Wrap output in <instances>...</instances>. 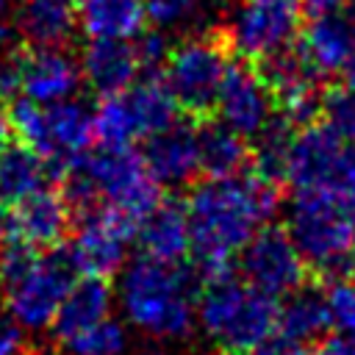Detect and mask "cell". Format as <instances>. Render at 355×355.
I'll use <instances>...</instances> for the list:
<instances>
[{
    "label": "cell",
    "instance_id": "f1b7e54d",
    "mask_svg": "<svg viewBox=\"0 0 355 355\" xmlns=\"http://www.w3.org/2000/svg\"><path fill=\"white\" fill-rule=\"evenodd\" d=\"M216 0H144L147 19L161 31H186L200 25Z\"/></svg>",
    "mask_w": 355,
    "mask_h": 355
},
{
    "label": "cell",
    "instance_id": "ba28073f",
    "mask_svg": "<svg viewBox=\"0 0 355 355\" xmlns=\"http://www.w3.org/2000/svg\"><path fill=\"white\" fill-rule=\"evenodd\" d=\"M302 0H236L225 14V39L241 61H272L302 31Z\"/></svg>",
    "mask_w": 355,
    "mask_h": 355
},
{
    "label": "cell",
    "instance_id": "e575fe53",
    "mask_svg": "<svg viewBox=\"0 0 355 355\" xmlns=\"http://www.w3.org/2000/svg\"><path fill=\"white\" fill-rule=\"evenodd\" d=\"M338 194H341V200H344V208H347L349 222H352V230H355V158H352V164H349V172H347V178H344Z\"/></svg>",
    "mask_w": 355,
    "mask_h": 355
},
{
    "label": "cell",
    "instance_id": "60d3db41",
    "mask_svg": "<svg viewBox=\"0 0 355 355\" xmlns=\"http://www.w3.org/2000/svg\"><path fill=\"white\" fill-rule=\"evenodd\" d=\"M349 3H355V0H349Z\"/></svg>",
    "mask_w": 355,
    "mask_h": 355
},
{
    "label": "cell",
    "instance_id": "2e32d148",
    "mask_svg": "<svg viewBox=\"0 0 355 355\" xmlns=\"http://www.w3.org/2000/svg\"><path fill=\"white\" fill-rule=\"evenodd\" d=\"M297 55L316 72L330 75L355 55V17L338 11L316 14L297 36Z\"/></svg>",
    "mask_w": 355,
    "mask_h": 355
},
{
    "label": "cell",
    "instance_id": "44dd1931",
    "mask_svg": "<svg viewBox=\"0 0 355 355\" xmlns=\"http://www.w3.org/2000/svg\"><path fill=\"white\" fill-rule=\"evenodd\" d=\"M14 28L28 47L58 50L78 28L75 0H17Z\"/></svg>",
    "mask_w": 355,
    "mask_h": 355
},
{
    "label": "cell",
    "instance_id": "5b68a950",
    "mask_svg": "<svg viewBox=\"0 0 355 355\" xmlns=\"http://www.w3.org/2000/svg\"><path fill=\"white\" fill-rule=\"evenodd\" d=\"M75 269L64 255L11 241L0 252V294L8 316L22 330L50 327Z\"/></svg>",
    "mask_w": 355,
    "mask_h": 355
},
{
    "label": "cell",
    "instance_id": "9c48e42d",
    "mask_svg": "<svg viewBox=\"0 0 355 355\" xmlns=\"http://www.w3.org/2000/svg\"><path fill=\"white\" fill-rule=\"evenodd\" d=\"M175 100L158 80H133L122 92L105 94L92 111L94 139L100 147H130L175 122Z\"/></svg>",
    "mask_w": 355,
    "mask_h": 355
},
{
    "label": "cell",
    "instance_id": "ffe728a7",
    "mask_svg": "<svg viewBox=\"0 0 355 355\" xmlns=\"http://www.w3.org/2000/svg\"><path fill=\"white\" fill-rule=\"evenodd\" d=\"M141 67L139 47L125 39H89L80 58L83 80L103 97L130 86Z\"/></svg>",
    "mask_w": 355,
    "mask_h": 355
},
{
    "label": "cell",
    "instance_id": "ab89813d",
    "mask_svg": "<svg viewBox=\"0 0 355 355\" xmlns=\"http://www.w3.org/2000/svg\"><path fill=\"white\" fill-rule=\"evenodd\" d=\"M349 341H352V352H355V338H349Z\"/></svg>",
    "mask_w": 355,
    "mask_h": 355
},
{
    "label": "cell",
    "instance_id": "d590c367",
    "mask_svg": "<svg viewBox=\"0 0 355 355\" xmlns=\"http://www.w3.org/2000/svg\"><path fill=\"white\" fill-rule=\"evenodd\" d=\"M344 0H302V8L316 17V14H330V11H338Z\"/></svg>",
    "mask_w": 355,
    "mask_h": 355
},
{
    "label": "cell",
    "instance_id": "4316f807",
    "mask_svg": "<svg viewBox=\"0 0 355 355\" xmlns=\"http://www.w3.org/2000/svg\"><path fill=\"white\" fill-rule=\"evenodd\" d=\"M197 141H200V169L208 172L211 178L239 172L247 158L244 139L230 128H225L222 122L197 130Z\"/></svg>",
    "mask_w": 355,
    "mask_h": 355
},
{
    "label": "cell",
    "instance_id": "8d00e7d4",
    "mask_svg": "<svg viewBox=\"0 0 355 355\" xmlns=\"http://www.w3.org/2000/svg\"><path fill=\"white\" fill-rule=\"evenodd\" d=\"M341 83H344V92H349V94H355V55L341 67Z\"/></svg>",
    "mask_w": 355,
    "mask_h": 355
},
{
    "label": "cell",
    "instance_id": "7c38bea8",
    "mask_svg": "<svg viewBox=\"0 0 355 355\" xmlns=\"http://www.w3.org/2000/svg\"><path fill=\"white\" fill-rule=\"evenodd\" d=\"M355 158V147L344 144L324 125H308L294 133L283 180L294 191H341V183Z\"/></svg>",
    "mask_w": 355,
    "mask_h": 355
},
{
    "label": "cell",
    "instance_id": "30bf717a",
    "mask_svg": "<svg viewBox=\"0 0 355 355\" xmlns=\"http://www.w3.org/2000/svg\"><path fill=\"white\" fill-rule=\"evenodd\" d=\"M225 47L211 36H186L166 47L164 55V86L178 108L191 114L214 108L219 86L227 75Z\"/></svg>",
    "mask_w": 355,
    "mask_h": 355
},
{
    "label": "cell",
    "instance_id": "7a4b0ae2",
    "mask_svg": "<svg viewBox=\"0 0 355 355\" xmlns=\"http://www.w3.org/2000/svg\"><path fill=\"white\" fill-rule=\"evenodd\" d=\"M114 305L122 322L155 341H178L197 324V291L180 261L133 258L119 269Z\"/></svg>",
    "mask_w": 355,
    "mask_h": 355
},
{
    "label": "cell",
    "instance_id": "8fae6325",
    "mask_svg": "<svg viewBox=\"0 0 355 355\" xmlns=\"http://www.w3.org/2000/svg\"><path fill=\"white\" fill-rule=\"evenodd\" d=\"M83 83L80 64L58 50H42L31 47L6 64H0V89L3 92H19V97L33 100L39 105L72 100Z\"/></svg>",
    "mask_w": 355,
    "mask_h": 355
},
{
    "label": "cell",
    "instance_id": "f546056e",
    "mask_svg": "<svg viewBox=\"0 0 355 355\" xmlns=\"http://www.w3.org/2000/svg\"><path fill=\"white\" fill-rule=\"evenodd\" d=\"M291 139H294V133L288 130V122H275V119L255 136V164H258V175H263V178L272 180V183H275V180H283Z\"/></svg>",
    "mask_w": 355,
    "mask_h": 355
},
{
    "label": "cell",
    "instance_id": "cb8c5ba5",
    "mask_svg": "<svg viewBox=\"0 0 355 355\" xmlns=\"http://www.w3.org/2000/svg\"><path fill=\"white\" fill-rule=\"evenodd\" d=\"M75 14L89 39L133 42L147 22L144 0H75Z\"/></svg>",
    "mask_w": 355,
    "mask_h": 355
},
{
    "label": "cell",
    "instance_id": "83f0119b",
    "mask_svg": "<svg viewBox=\"0 0 355 355\" xmlns=\"http://www.w3.org/2000/svg\"><path fill=\"white\" fill-rule=\"evenodd\" d=\"M64 355H125L130 347V336L122 319L108 316L80 333H75L72 338L58 344Z\"/></svg>",
    "mask_w": 355,
    "mask_h": 355
},
{
    "label": "cell",
    "instance_id": "9a60e30c",
    "mask_svg": "<svg viewBox=\"0 0 355 355\" xmlns=\"http://www.w3.org/2000/svg\"><path fill=\"white\" fill-rule=\"evenodd\" d=\"M219 122L241 139H255L275 119V97L266 78L247 64L227 67V75L214 100Z\"/></svg>",
    "mask_w": 355,
    "mask_h": 355
},
{
    "label": "cell",
    "instance_id": "d6a6232c",
    "mask_svg": "<svg viewBox=\"0 0 355 355\" xmlns=\"http://www.w3.org/2000/svg\"><path fill=\"white\" fill-rule=\"evenodd\" d=\"M247 355H311L305 341L288 338L283 333H272L266 341H261L255 349H250Z\"/></svg>",
    "mask_w": 355,
    "mask_h": 355
},
{
    "label": "cell",
    "instance_id": "8992f818",
    "mask_svg": "<svg viewBox=\"0 0 355 355\" xmlns=\"http://www.w3.org/2000/svg\"><path fill=\"white\" fill-rule=\"evenodd\" d=\"M286 233L305 266L327 277H341L349 269L355 255V230L341 194L297 191L288 208Z\"/></svg>",
    "mask_w": 355,
    "mask_h": 355
},
{
    "label": "cell",
    "instance_id": "3957f363",
    "mask_svg": "<svg viewBox=\"0 0 355 355\" xmlns=\"http://www.w3.org/2000/svg\"><path fill=\"white\" fill-rule=\"evenodd\" d=\"M78 208H111L133 225L158 202V183L130 147H100L67 164L61 191Z\"/></svg>",
    "mask_w": 355,
    "mask_h": 355
},
{
    "label": "cell",
    "instance_id": "7402d4cb",
    "mask_svg": "<svg viewBox=\"0 0 355 355\" xmlns=\"http://www.w3.org/2000/svg\"><path fill=\"white\" fill-rule=\"evenodd\" d=\"M108 316H114V288L103 277L83 275V280H75L69 286V291L64 294V300L50 322L53 338L61 344V341L72 338L75 333H80Z\"/></svg>",
    "mask_w": 355,
    "mask_h": 355
},
{
    "label": "cell",
    "instance_id": "1f68e13d",
    "mask_svg": "<svg viewBox=\"0 0 355 355\" xmlns=\"http://www.w3.org/2000/svg\"><path fill=\"white\" fill-rule=\"evenodd\" d=\"M319 111L324 116V128L333 130L344 144L355 147V94L349 92H333L319 103Z\"/></svg>",
    "mask_w": 355,
    "mask_h": 355
},
{
    "label": "cell",
    "instance_id": "e0dca14e",
    "mask_svg": "<svg viewBox=\"0 0 355 355\" xmlns=\"http://www.w3.org/2000/svg\"><path fill=\"white\" fill-rule=\"evenodd\" d=\"M141 161L155 183L183 186L200 172V141L191 125L169 122L150 139H144Z\"/></svg>",
    "mask_w": 355,
    "mask_h": 355
},
{
    "label": "cell",
    "instance_id": "5bb4252c",
    "mask_svg": "<svg viewBox=\"0 0 355 355\" xmlns=\"http://www.w3.org/2000/svg\"><path fill=\"white\" fill-rule=\"evenodd\" d=\"M239 258L244 280L275 300L288 297L305 283V261L288 233L280 227L266 225L263 230H258L239 252Z\"/></svg>",
    "mask_w": 355,
    "mask_h": 355
},
{
    "label": "cell",
    "instance_id": "d4e9b609",
    "mask_svg": "<svg viewBox=\"0 0 355 355\" xmlns=\"http://www.w3.org/2000/svg\"><path fill=\"white\" fill-rule=\"evenodd\" d=\"M50 175V161L22 141L6 144L0 150V197L6 202L17 205L19 200L47 189Z\"/></svg>",
    "mask_w": 355,
    "mask_h": 355
},
{
    "label": "cell",
    "instance_id": "6da1fadb",
    "mask_svg": "<svg viewBox=\"0 0 355 355\" xmlns=\"http://www.w3.org/2000/svg\"><path fill=\"white\" fill-rule=\"evenodd\" d=\"M189 250L214 275L225 272L247 241L269 225L277 211L275 183L263 175H219L191 189L186 200Z\"/></svg>",
    "mask_w": 355,
    "mask_h": 355
},
{
    "label": "cell",
    "instance_id": "603a6c76",
    "mask_svg": "<svg viewBox=\"0 0 355 355\" xmlns=\"http://www.w3.org/2000/svg\"><path fill=\"white\" fill-rule=\"evenodd\" d=\"M133 239L141 247V255L158 261H180L189 252V219L180 202L158 200L133 230Z\"/></svg>",
    "mask_w": 355,
    "mask_h": 355
},
{
    "label": "cell",
    "instance_id": "d6986e66",
    "mask_svg": "<svg viewBox=\"0 0 355 355\" xmlns=\"http://www.w3.org/2000/svg\"><path fill=\"white\" fill-rule=\"evenodd\" d=\"M269 64V72L263 75L269 89H272V97H275V105L283 108L286 114V122H300V125H308L311 116L319 111V89H316V72L294 53H283Z\"/></svg>",
    "mask_w": 355,
    "mask_h": 355
},
{
    "label": "cell",
    "instance_id": "277c9868",
    "mask_svg": "<svg viewBox=\"0 0 355 355\" xmlns=\"http://www.w3.org/2000/svg\"><path fill=\"white\" fill-rule=\"evenodd\" d=\"M197 327L219 352L247 355L277 330V302L244 277L214 272L197 297Z\"/></svg>",
    "mask_w": 355,
    "mask_h": 355
},
{
    "label": "cell",
    "instance_id": "836d02e7",
    "mask_svg": "<svg viewBox=\"0 0 355 355\" xmlns=\"http://www.w3.org/2000/svg\"><path fill=\"white\" fill-rule=\"evenodd\" d=\"M0 355H25V336L22 327L0 313Z\"/></svg>",
    "mask_w": 355,
    "mask_h": 355
},
{
    "label": "cell",
    "instance_id": "484cf974",
    "mask_svg": "<svg viewBox=\"0 0 355 355\" xmlns=\"http://www.w3.org/2000/svg\"><path fill=\"white\" fill-rule=\"evenodd\" d=\"M330 327L327 305L322 291L297 288L286 297L283 308H277V330L297 341H311Z\"/></svg>",
    "mask_w": 355,
    "mask_h": 355
},
{
    "label": "cell",
    "instance_id": "4dcf8cb0",
    "mask_svg": "<svg viewBox=\"0 0 355 355\" xmlns=\"http://www.w3.org/2000/svg\"><path fill=\"white\" fill-rule=\"evenodd\" d=\"M322 294H324L330 327H336L338 336L355 338V280L333 277V283Z\"/></svg>",
    "mask_w": 355,
    "mask_h": 355
},
{
    "label": "cell",
    "instance_id": "f35d334b",
    "mask_svg": "<svg viewBox=\"0 0 355 355\" xmlns=\"http://www.w3.org/2000/svg\"><path fill=\"white\" fill-rule=\"evenodd\" d=\"M8 136H11V128H8V116H6V111L0 108V150L8 144Z\"/></svg>",
    "mask_w": 355,
    "mask_h": 355
},
{
    "label": "cell",
    "instance_id": "4fadbf2b",
    "mask_svg": "<svg viewBox=\"0 0 355 355\" xmlns=\"http://www.w3.org/2000/svg\"><path fill=\"white\" fill-rule=\"evenodd\" d=\"M133 230L136 225L111 208H86L67 250L72 269L86 277H111L128 263Z\"/></svg>",
    "mask_w": 355,
    "mask_h": 355
},
{
    "label": "cell",
    "instance_id": "ac0fdd59",
    "mask_svg": "<svg viewBox=\"0 0 355 355\" xmlns=\"http://www.w3.org/2000/svg\"><path fill=\"white\" fill-rule=\"evenodd\" d=\"M67 227H69L67 197L61 191L42 189L14 205L8 239L36 250H50L64 239Z\"/></svg>",
    "mask_w": 355,
    "mask_h": 355
},
{
    "label": "cell",
    "instance_id": "74e56055",
    "mask_svg": "<svg viewBox=\"0 0 355 355\" xmlns=\"http://www.w3.org/2000/svg\"><path fill=\"white\" fill-rule=\"evenodd\" d=\"M8 227H11V214L6 208V200L0 197V244L8 239Z\"/></svg>",
    "mask_w": 355,
    "mask_h": 355
},
{
    "label": "cell",
    "instance_id": "52a82bcc",
    "mask_svg": "<svg viewBox=\"0 0 355 355\" xmlns=\"http://www.w3.org/2000/svg\"><path fill=\"white\" fill-rule=\"evenodd\" d=\"M8 128L17 133L22 144L36 150L50 164H69L78 155H83L94 139L92 111L72 100L39 105L33 100L17 97L8 111Z\"/></svg>",
    "mask_w": 355,
    "mask_h": 355
}]
</instances>
